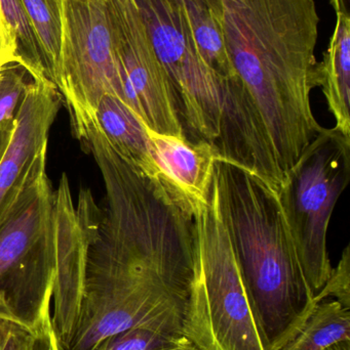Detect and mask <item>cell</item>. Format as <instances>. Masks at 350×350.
<instances>
[{
  "label": "cell",
  "mask_w": 350,
  "mask_h": 350,
  "mask_svg": "<svg viewBox=\"0 0 350 350\" xmlns=\"http://www.w3.org/2000/svg\"><path fill=\"white\" fill-rule=\"evenodd\" d=\"M226 47L240 88L236 98L264 125L287 175L321 126L312 113L318 36L314 0H221Z\"/></svg>",
  "instance_id": "cell-1"
},
{
  "label": "cell",
  "mask_w": 350,
  "mask_h": 350,
  "mask_svg": "<svg viewBox=\"0 0 350 350\" xmlns=\"http://www.w3.org/2000/svg\"><path fill=\"white\" fill-rule=\"evenodd\" d=\"M218 199L249 297L269 350H279L316 308L279 195L244 168L218 158Z\"/></svg>",
  "instance_id": "cell-2"
},
{
  "label": "cell",
  "mask_w": 350,
  "mask_h": 350,
  "mask_svg": "<svg viewBox=\"0 0 350 350\" xmlns=\"http://www.w3.org/2000/svg\"><path fill=\"white\" fill-rule=\"evenodd\" d=\"M193 269L183 332L199 350H269L224 224L214 175L192 213Z\"/></svg>",
  "instance_id": "cell-3"
},
{
  "label": "cell",
  "mask_w": 350,
  "mask_h": 350,
  "mask_svg": "<svg viewBox=\"0 0 350 350\" xmlns=\"http://www.w3.org/2000/svg\"><path fill=\"white\" fill-rule=\"evenodd\" d=\"M35 162L0 221V318L34 331L51 316L57 273L55 191Z\"/></svg>",
  "instance_id": "cell-4"
},
{
  "label": "cell",
  "mask_w": 350,
  "mask_h": 350,
  "mask_svg": "<svg viewBox=\"0 0 350 350\" xmlns=\"http://www.w3.org/2000/svg\"><path fill=\"white\" fill-rule=\"evenodd\" d=\"M349 180V137L323 129L290 170L279 195L302 271L316 295L332 271L329 224Z\"/></svg>",
  "instance_id": "cell-5"
},
{
  "label": "cell",
  "mask_w": 350,
  "mask_h": 350,
  "mask_svg": "<svg viewBox=\"0 0 350 350\" xmlns=\"http://www.w3.org/2000/svg\"><path fill=\"white\" fill-rule=\"evenodd\" d=\"M158 59L176 94L185 139L215 144L222 82L201 59L184 6L176 0H135Z\"/></svg>",
  "instance_id": "cell-6"
},
{
  "label": "cell",
  "mask_w": 350,
  "mask_h": 350,
  "mask_svg": "<svg viewBox=\"0 0 350 350\" xmlns=\"http://www.w3.org/2000/svg\"><path fill=\"white\" fill-rule=\"evenodd\" d=\"M59 90L72 113H92L106 94L125 103L106 0H61Z\"/></svg>",
  "instance_id": "cell-7"
},
{
  "label": "cell",
  "mask_w": 350,
  "mask_h": 350,
  "mask_svg": "<svg viewBox=\"0 0 350 350\" xmlns=\"http://www.w3.org/2000/svg\"><path fill=\"white\" fill-rule=\"evenodd\" d=\"M125 103L148 129L185 139L176 94L135 0H106Z\"/></svg>",
  "instance_id": "cell-8"
},
{
  "label": "cell",
  "mask_w": 350,
  "mask_h": 350,
  "mask_svg": "<svg viewBox=\"0 0 350 350\" xmlns=\"http://www.w3.org/2000/svg\"><path fill=\"white\" fill-rule=\"evenodd\" d=\"M63 98L47 79H31L16 115L10 145L0 161V221L20 193L33 165L47 154L51 125Z\"/></svg>",
  "instance_id": "cell-9"
},
{
  "label": "cell",
  "mask_w": 350,
  "mask_h": 350,
  "mask_svg": "<svg viewBox=\"0 0 350 350\" xmlns=\"http://www.w3.org/2000/svg\"><path fill=\"white\" fill-rule=\"evenodd\" d=\"M57 273L53 285L51 324L62 350L67 349L77 321L84 284L88 234L84 218L73 203L67 175L55 191Z\"/></svg>",
  "instance_id": "cell-10"
},
{
  "label": "cell",
  "mask_w": 350,
  "mask_h": 350,
  "mask_svg": "<svg viewBox=\"0 0 350 350\" xmlns=\"http://www.w3.org/2000/svg\"><path fill=\"white\" fill-rule=\"evenodd\" d=\"M150 152L164 185L193 213L205 201L219 158L213 144L191 143L173 135H160L147 129Z\"/></svg>",
  "instance_id": "cell-11"
},
{
  "label": "cell",
  "mask_w": 350,
  "mask_h": 350,
  "mask_svg": "<svg viewBox=\"0 0 350 350\" xmlns=\"http://www.w3.org/2000/svg\"><path fill=\"white\" fill-rule=\"evenodd\" d=\"M95 120L113 149L144 174L162 181L150 152L147 127L121 98L106 94L94 113Z\"/></svg>",
  "instance_id": "cell-12"
},
{
  "label": "cell",
  "mask_w": 350,
  "mask_h": 350,
  "mask_svg": "<svg viewBox=\"0 0 350 350\" xmlns=\"http://www.w3.org/2000/svg\"><path fill=\"white\" fill-rule=\"evenodd\" d=\"M336 26L325 53L316 64L314 85L321 88L337 131L350 139V16L336 12Z\"/></svg>",
  "instance_id": "cell-13"
},
{
  "label": "cell",
  "mask_w": 350,
  "mask_h": 350,
  "mask_svg": "<svg viewBox=\"0 0 350 350\" xmlns=\"http://www.w3.org/2000/svg\"><path fill=\"white\" fill-rule=\"evenodd\" d=\"M187 20L201 59L222 84L236 77L222 27L221 0L216 4L186 6Z\"/></svg>",
  "instance_id": "cell-14"
},
{
  "label": "cell",
  "mask_w": 350,
  "mask_h": 350,
  "mask_svg": "<svg viewBox=\"0 0 350 350\" xmlns=\"http://www.w3.org/2000/svg\"><path fill=\"white\" fill-rule=\"evenodd\" d=\"M350 341V308L334 299L316 304L299 332L279 350H325Z\"/></svg>",
  "instance_id": "cell-15"
},
{
  "label": "cell",
  "mask_w": 350,
  "mask_h": 350,
  "mask_svg": "<svg viewBox=\"0 0 350 350\" xmlns=\"http://www.w3.org/2000/svg\"><path fill=\"white\" fill-rule=\"evenodd\" d=\"M183 317H170L129 327L107 337L94 350H164L190 342Z\"/></svg>",
  "instance_id": "cell-16"
},
{
  "label": "cell",
  "mask_w": 350,
  "mask_h": 350,
  "mask_svg": "<svg viewBox=\"0 0 350 350\" xmlns=\"http://www.w3.org/2000/svg\"><path fill=\"white\" fill-rule=\"evenodd\" d=\"M45 55L49 80L59 88L62 44L61 0H21Z\"/></svg>",
  "instance_id": "cell-17"
},
{
  "label": "cell",
  "mask_w": 350,
  "mask_h": 350,
  "mask_svg": "<svg viewBox=\"0 0 350 350\" xmlns=\"http://www.w3.org/2000/svg\"><path fill=\"white\" fill-rule=\"evenodd\" d=\"M0 10L14 38L16 63L33 80H49L45 55L21 0H0Z\"/></svg>",
  "instance_id": "cell-18"
},
{
  "label": "cell",
  "mask_w": 350,
  "mask_h": 350,
  "mask_svg": "<svg viewBox=\"0 0 350 350\" xmlns=\"http://www.w3.org/2000/svg\"><path fill=\"white\" fill-rule=\"evenodd\" d=\"M27 70L18 63L0 69V129L14 126L16 115L31 79Z\"/></svg>",
  "instance_id": "cell-19"
},
{
  "label": "cell",
  "mask_w": 350,
  "mask_h": 350,
  "mask_svg": "<svg viewBox=\"0 0 350 350\" xmlns=\"http://www.w3.org/2000/svg\"><path fill=\"white\" fill-rule=\"evenodd\" d=\"M326 299H334L350 308V249L345 247L340 261L333 267L328 281L316 295V304Z\"/></svg>",
  "instance_id": "cell-20"
},
{
  "label": "cell",
  "mask_w": 350,
  "mask_h": 350,
  "mask_svg": "<svg viewBox=\"0 0 350 350\" xmlns=\"http://www.w3.org/2000/svg\"><path fill=\"white\" fill-rule=\"evenodd\" d=\"M33 331L8 319L0 318V350H28Z\"/></svg>",
  "instance_id": "cell-21"
},
{
  "label": "cell",
  "mask_w": 350,
  "mask_h": 350,
  "mask_svg": "<svg viewBox=\"0 0 350 350\" xmlns=\"http://www.w3.org/2000/svg\"><path fill=\"white\" fill-rule=\"evenodd\" d=\"M28 350H62L51 324V316L33 331L32 340Z\"/></svg>",
  "instance_id": "cell-22"
},
{
  "label": "cell",
  "mask_w": 350,
  "mask_h": 350,
  "mask_svg": "<svg viewBox=\"0 0 350 350\" xmlns=\"http://www.w3.org/2000/svg\"><path fill=\"white\" fill-rule=\"evenodd\" d=\"M12 63H16V45L0 10V69Z\"/></svg>",
  "instance_id": "cell-23"
},
{
  "label": "cell",
  "mask_w": 350,
  "mask_h": 350,
  "mask_svg": "<svg viewBox=\"0 0 350 350\" xmlns=\"http://www.w3.org/2000/svg\"><path fill=\"white\" fill-rule=\"evenodd\" d=\"M14 126H16V124H14ZM14 126L0 129V161H1L2 157L5 154L8 145H10Z\"/></svg>",
  "instance_id": "cell-24"
},
{
  "label": "cell",
  "mask_w": 350,
  "mask_h": 350,
  "mask_svg": "<svg viewBox=\"0 0 350 350\" xmlns=\"http://www.w3.org/2000/svg\"><path fill=\"white\" fill-rule=\"evenodd\" d=\"M330 2L336 12L349 16V0H330Z\"/></svg>",
  "instance_id": "cell-25"
},
{
  "label": "cell",
  "mask_w": 350,
  "mask_h": 350,
  "mask_svg": "<svg viewBox=\"0 0 350 350\" xmlns=\"http://www.w3.org/2000/svg\"><path fill=\"white\" fill-rule=\"evenodd\" d=\"M178 3L181 5L186 6L189 5H199V4H216L219 3L220 0H176Z\"/></svg>",
  "instance_id": "cell-26"
},
{
  "label": "cell",
  "mask_w": 350,
  "mask_h": 350,
  "mask_svg": "<svg viewBox=\"0 0 350 350\" xmlns=\"http://www.w3.org/2000/svg\"><path fill=\"white\" fill-rule=\"evenodd\" d=\"M325 350H350V341H341Z\"/></svg>",
  "instance_id": "cell-27"
},
{
  "label": "cell",
  "mask_w": 350,
  "mask_h": 350,
  "mask_svg": "<svg viewBox=\"0 0 350 350\" xmlns=\"http://www.w3.org/2000/svg\"><path fill=\"white\" fill-rule=\"evenodd\" d=\"M164 350H199L195 347L191 342L185 343V345H179V347H172V349Z\"/></svg>",
  "instance_id": "cell-28"
}]
</instances>
